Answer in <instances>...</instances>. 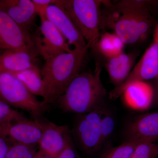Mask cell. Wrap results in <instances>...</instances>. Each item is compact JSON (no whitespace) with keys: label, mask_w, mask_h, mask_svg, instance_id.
<instances>
[{"label":"cell","mask_w":158,"mask_h":158,"mask_svg":"<svg viewBox=\"0 0 158 158\" xmlns=\"http://www.w3.org/2000/svg\"><path fill=\"white\" fill-rule=\"evenodd\" d=\"M157 142L150 141L141 142L136 148L131 158H156L158 156Z\"/></svg>","instance_id":"603a6c76"},{"label":"cell","mask_w":158,"mask_h":158,"mask_svg":"<svg viewBox=\"0 0 158 158\" xmlns=\"http://www.w3.org/2000/svg\"><path fill=\"white\" fill-rule=\"evenodd\" d=\"M28 120L22 113L14 110L11 106L0 100V125L13 124Z\"/></svg>","instance_id":"44dd1931"},{"label":"cell","mask_w":158,"mask_h":158,"mask_svg":"<svg viewBox=\"0 0 158 158\" xmlns=\"http://www.w3.org/2000/svg\"><path fill=\"white\" fill-rule=\"evenodd\" d=\"M152 86L154 92V101L156 104L158 105V78L153 80Z\"/></svg>","instance_id":"4316f807"},{"label":"cell","mask_w":158,"mask_h":158,"mask_svg":"<svg viewBox=\"0 0 158 158\" xmlns=\"http://www.w3.org/2000/svg\"><path fill=\"white\" fill-rule=\"evenodd\" d=\"M157 78H158V44L154 42L145 51L123 84L110 91L109 98L112 100L118 98L134 82L153 80Z\"/></svg>","instance_id":"ba28073f"},{"label":"cell","mask_w":158,"mask_h":158,"mask_svg":"<svg viewBox=\"0 0 158 158\" xmlns=\"http://www.w3.org/2000/svg\"><path fill=\"white\" fill-rule=\"evenodd\" d=\"M42 134V126L37 118L0 125V136L9 138L14 144L35 147L39 144Z\"/></svg>","instance_id":"7c38bea8"},{"label":"cell","mask_w":158,"mask_h":158,"mask_svg":"<svg viewBox=\"0 0 158 158\" xmlns=\"http://www.w3.org/2000/svg\"><path fill=\"white\" fill-rule=\"evenodd\" d=\"M104 105L85 114L77 115L71 130L73 140L83 152L93 155L102 149L101 121L106 110Z\"/></svg>","instance_id":"5b68a950"},{"label":"cell","mask_w":158,"mask_h":158,"mask_svg":"<svg viewBox=\"0 0 158 158\" xmlns=\"http://www.w3.org/2000/svg\"><path fill=\"white\" fill-rule=\"evenodd\" d=\"M154 39L156 43L158 44V24L155 29L154 32Z\"/></svg>","instance_id":"f1b7e54d"},{"label":"cell","mask_w":158,"mask_h":158,"mask_svg":"<svg viewBox=\"0 0 158 158\" xmlns=\"http://www.w3.org/2000/svg\"><path fill=\"white\" fill-rule=\"evenodd\" d=\"M35 154L34 146L14 144L9 151L6 158H33Z\"/></svg>","instance_id":"cb8c5ba5"},{"label":"cell","mask_w":158,"mask_h":158,"mask_svg":"<svg viewBox=\"0 0 158 158\" xmlns=\"http://www.w3.org/2000/svg\"><path fill=\"white\" fill-rule=\"evenodd\" d=\"M33 158H40L38 157V156H37L36 155V154H35V156H34V157H33Z\"/></svg>","instance_id":"f546056e"},{"label":"cell","mask_w":158,"mask_h":158,"mask_svg":"<svg viewBox=\"0 0 158 158\" xmlns=\"http://www.w3.org/2000/svg\"><path fill=\"white\" fill-rule=\"evenodd\" d=\"M9 73L19 79L34 95L41 96L44 98V86L41 69H40L38 66Z\"/></svg>","instance_id":"ac0fdd59"},{"label":"cell","mask_w":158,"mask_h":158,"mask_svg":"<svg viewBox=\"0 0 158 158\" xmlns=\"http://www.w3.org/2000/svg\"><path fill=\"white\" fill-rule=\"evenodd\" d=\"M145 141L148 140L125 141L118 146L105 151L101 158H131L138 144Z\"/></svg>","instance_id":"ffe728a7"},{"label":"cell","mask_w":158,"mask_h":158,"mask_svg":"<svg viewBox=\"0 0 158 158\" xmlns=\"http://www.w3.org/2000/svg\"><path fill=\"white\" fill-rule=\"evenodd\" d=\"M115 122L111 113L106 110L101 121V135L102 149L104 151L110 148L109 144L115 130Z\"/></svg>","instance_id":"7402d4cb"},{"label":"cell","mask_w":158,"mask_h":158,"mask_svg":"<svg viewBox=\"0 0 158 158\" xmlns=\"http://www.w3.org/2000/svg\"><path fill=\"white\" fill-rule=\"evenodd\" d=\"M38 54L36 48L5 51L0 56V72H17L38 66L34 62Z\"/></svg>","instance_id":"9a60e30c"},{"label":"cell","mask_w":158,"mask_h":158,"mask_svg":"<svg viewBox=\"0 0 158 158\" xmlns=\"http://www.w3.org/2000/svg\"><path fill=\"white\" fill-rule=\"evenodd\" d=\"M0 98L6 103L25 110L34 117L42 116L48 105L39 101L22 82L12 74L0 72Z\"/></svg>","instance_id":"8992f818"},{"label":"cell","mask_w":158,"mask_h":158,"mask_svg":"<svg viewBox=\"0 0 158 158\" xmlns=\"http://www.w3.org/2000/svg\"><path fill=\"white\" fill-rule=\"evenodd\" d=\"M59 158H80L73 140L70 141L67 147L59 156Z\"/></svg>","instance_id":"484cf974"},{"label":"cell","mask_w":158,"mask_h":158,"mask_svg":"<svg viewBox=\"0 0 158 158\" xmlns=\"http://www.w3.org/2000/svg\"><path fill=\"white\" fill-rule=\"evenodd\" d=\"M158 1L123 0L112 4L104 1L101 10V30L111 29L125 44L146 39L155 24L152 14Z\"/></svg>","instance_id":"6da1fadb"},{"label":"cell","mask_w":158,"mask_h":158,"mask_svg":"<svg viewBox=\"0 0 158 158\" xmlns=\"http://www.w3.org/2000/svg\"><path fill=\"white\" fill-rule=\"evenodd\" d=\"M39 15L40 25L34 34L35 47L38 54L45 61L63 52H71L70 48L65 37L46 17V12Z\"/></svg>","instance_id":"52a82bcc"},{"label":"cell","mask_w":158,"mask_h":158,"mask_svg":"<svg viewBox=\"0 0 158 158\" xmlns=\"http://www.w3.org/2000/svg\"><path fill=\"white\" fill-rule=\"evenodd\" d=\"M0 47L6 50L36 48L34 34L0 11Z\"/></svg>","instance_id":"9c48e42d"},{"label":"cell","mask_w":158,"mask_h":158,"mask_svg":"<svg viewBox=\"0 0 158 158\" xmlns=\"http://www.w3.org/2000/svg\"><path fill=\"white\" fill-rule=\"evenodd\" d=\"M102 68L97 63L94 73H81L72 81L56 103L64 113L85 114L104 105L106 90L101 79Z\"/></svg>","instance_id":"7a4b0ae2"},{"label":"cell","mask_w":158,"mask_h":158,"mask_svg":"<svg viewBox=\"0 0 158 158\" xmlns=\"http://www.w3.org/2000/svg\"><path fill=\"white\" fill-rule=\"evenodd\" d=\"M138 55L136 52L126 54L123 52L108 59L106 64V69L110 82L115 88L122 85L127 78Z\"/></svg>","instance_id":"2e32d148"},{"label":"cell","mask_w":158,"mask_h":158,"mask_svg":"<svg viewBox=\"0 0 158 158\" xmlns=\"http://www.w3.org/2000/svg\"><path fill=\"white\" fill-rule=\"evenodd\" d=\"M87 52L73 49L45 61L41 69L44 86L43 101L46 104L56 103L68 85L81 73Z\"/></svg>","instance_id":"3957f363"},{"label":"cell","mask_w":158,"mask_h":158,"mask_svg":"<svg viewBox=\"0 0 158 158\" xmlns=\"http://www.w3.org/2000/svg\"><path fill=\"white\" fill-rule=\"evenodd\" d=\"M124 45V43L117 34L105 32L101 35L93 48H96L102 55L110 59L123 52Z\"/></svg>","instance_id":"d6986e66"},{"label":"cell","mask_w":158,"mask_h":158,"mask_svg":"<svg viewBox=\"0 0 158 158\" xmlns=\"http://www.w3.org/2000/svg\"><path fill=\"white\" fill-rule=\"evenodd\" d=\"M46 15L65 37L73 49L88 52L90 48L84 37L64 9L57 4H52L46 10Z\"/></svg>","instance_id":"8fae6325"},{"label":"cell","mask_w":158,"mask_h":158,"mask_svg":"<svg viewBox=\"0 0 158 158\" xmlns=\"http://www.w3.org/2000/svg\"><path fill=\"white\" fill-rule=\"evenodd\" d=\"M36 155L40 158H59L45 154L43 153L40 152L39 151L38 152L36 153Z\"/></svg>","instance_id":"83f0119b"},{"label":"cell","mask_w":158,"mask_h":158,"mask_svg":"<svg viewBox=\"0 0 158 158\" xmlns=\"http://www.w3.org/2000/svg\"><path fill=\"white\" fill-rule=\"evenodd\" d=\"M125 141L148 140L158 141V111L134 118L125 131Z\"/></svg>","instance_id":"4fadbf2b"},{"label":"cell","mask_w":158,"mask_h":158,"mask_svg":"<svg viewBox=\"0 0 158 158\" xmlns=\"http://www.w3.org/2000/svg\"><path fill=\"white\" fill-rule=\"evenodd\" d=\"M122 94L126 104L137 110L148 109L154 98L152 85L145 81L134 82L127 88Z\"/></svg>","instance_id":"e0dca14e"},{"label":"cell","mask_w":158,"mask_h":158,"mask_svg":"<svg viewBox=\"0 0 158 158\" xmlns=\"http://www.w3.org/2000/svg\"><path fill=\"white\" fill-rule=\"evenodd\" d=\"M0 11H4L19 25L31 32L38 15L31 0H1Z\"/></svg>","instance_id":"5bb4252c"},{"label":"cell","mask_w":158,"mask_h":158,"mask_svg":"<svg viewBox=\"0 0 158 158\" xmlns=\"http://www.w3.org/2000/svg\"><path fill=\"white\" fill-rule=\"evenodd\" d=\"M104 1L64 0L55 4L64 9L90 48L98 42L101 35V7Z\"/></svg>","instance_id":"277c9868"},{"label":"cell","mask_w":158,"mask_h":158,"mask_svg":"<svg viewBox=\"0 0 158 158\" xmlns=\"http://www.w3.org/2000/svg\"><path fill=\"white\" fill-rule=\"evenodd\" d=\"M14 143L9 138L0 136V158H6L10 148Z\"/></svg>","instance_id":"d4e9b609"},{"label":"cell","mask_w":158,"mask_h":158,"mask_svg":"<svg viewBox=\"0 0 158 158\" xmlns=\"http://www.w3.org/2000/svg\"><path fill=\"white\" fill-rule=\"evenodd\" d=\"M37 118L41 123L42 134L39 144V151L59 158L73 140L68 126H59L48 120ZM35 119V118H34Z\"/></svg>","instance_id":"30bf717a"}]
</instances>
